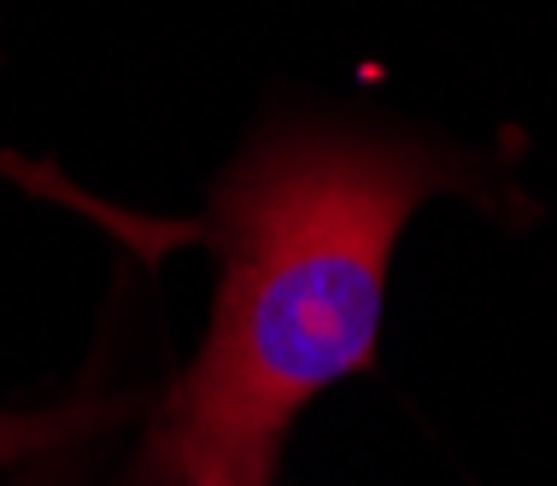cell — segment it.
<instances>
[{
  "mask_svg": "<svg viewBox=\"0 0 557 486\" xmlns=\"http://www.w3.org/2000/svg\"><path fill=\"white\" fill-rule=\"evenodd\" d=\"M441 188L463 171L434 147L341 129L276 135L223 176L212 328L147 434V486L276 475L299 410L370 370L399 229Z\"/></svg>",
  "mask_w": 557,
  "mask_h": 486,
  "instance_id": "cell-1",
  "label": "cell"
},
{
  "mask_svg": "<svg viewBox=\"0 0 557 486\" xmlns=\"http://www.w3.org/2000/svg\"><path fill=\"white\" fill-rule=\"evenodd\" d=\"M100 410H0V469L18 463V458H36V451H53V446H71L77 434L100 428Z\"/></svg>",
  "mask_w": 557,
  "mask_h": 486,
  "instance_id": "cell-2",
  "label": "cell"
}]
</instances>
